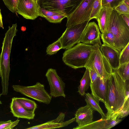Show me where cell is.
<instances>
[{
	"label": "cell",
	"instance_id": "obj_1",
	"mask_svg": "<svg viewBox=\"0 0 129 129\" xmlns=\"http://www.w3.org/2000/svg\"><path fill=\"white\" fill-rule=\"evenodd\" d=\"M107 98L104 104L107 110V118L118 113L121 109L126 101L129 98L126 96L125 82L118 74L116 70L108 79Z\"/></svg>",
	"mask_w": 129,
	"mask_h": 129
},
{
	"label": "cell",
	"instance_id": "obj_2",
	"mask_svg": "<svg viewBox=\"0 0 129 129\" xmlns=\"http://www.w3.org/2000/svg\"><path fill=\"white\" fill-rule=\"evenodd\" d=\"M17 23L9 26L5 34L0 54L1 77L2 87V95H7L8 92L9 79L10 68V56L13 41L18 31Z\"/></svg>",
	"mask_w": 129,
	"mask_h": 129
},
{
	"label": "cell",
	"instance_id": "obj_3",
	"mask_svg": "<svg viewBox=\"0 0 129 129\" xmlns=\"http://www.w3.org/2000/svg\"><path fill=\"white\" fill-rule=\"evenodd\" d=\"M96 46L80 42L64 52L62 61L66 65L74 69L85 68Z\"/></svg>",
	"mask_w": 129,
	"mask_h": 129
},
{
	"label": "cell",
	"instance_id": "obj_4",
	"mask_svg": "<svg viewBox=\"0 0 129 129\" xmlns=\"http://www.w3.org/2000/svg\"><path fill=\"white\" fill-rule=\"evenodd\" d=\"M98 44H96L86 64L85 68L94 70L102 79H108L113 70L102 54Z\"/></svg>",
	"mask_w": 129,
	"mask_h": 129
},
{
	"label": "cell",
	"instance_id": "obj_5",
	"mask_svg": "<svg viewBox=\"0 0 129 129\" xmlns=\"http://www.w3.org/2000/svg\"><path fill=\"white\" fill-rule=\"evenodd\" d=\"M106 31L113 34L124 47L129 43V27L120 15L114 9L112 11Z\"/></svg>",
	"mask_w": 129,
	"mask_h": 129
},
{
	"label": "cell",
	"instance_id": "obj_6",
	"mask_svg": "<svg viewBox=\"0 0 129 129\" xmlns=\"http://www.w3.org/2000/svg\"><path fill=\"white\" fill-rule=\"evenodd\" d=\"M83 0H37L41 8L65 15H70Z\"/></svg>",
	"mask_w": 129,
	"mask_h": 129
},
{
	"label": "cell",
	"instance_id": "obj_7",
	"mask_svg": "<svg viewBox=\"0 0 129 129\" xmlns=\"http://www.w3.org/2000/svg\"><path fill=\"white\" fill-rule=\"evenodd\" d=\"M12 87L14 91L40 103L49 104L52 100V96L46 91L44 85L38 82L31 86L13 85Z\"/></svg>",
	"mask_w": 129,
	"mask_h": 129
},
{
	"label": "cell",
	"instance_id": "obj_8",
	"mask_svg": "<svg viewBox=\"0 0 129 129\" xmlns=\"http://www.w3.org/2000/svg\"><path fill=\"white\" fill-rule=\"evenodd\" d=\"M89 21L67 28L60 38L62 49H68L80 42L82 35Z\"/></svg>",
	"mask_w": 129,
	"mask_h": 129
},
{
	"label": "cell",
	"instance_id": "obj_9",
	"mask_svg": "<svg viewBox=\"0 0 129 129\" xmlns=\"http://www.w3.org/2000/svg\"><path fill=\"white\" fill-rule=\"evenodd\" d=\"M94 0H83L69 16L67 17V27L90 20Z\"/></svg>",
	"mask_w": 129,
	"mask_h": 129
},
{
	"label": "cell",
	"instance_id": "obj_10",
	"mask_svg": "<svg viewBox=\"0 0 129 129\" xmlns=\"http://www.w3.org/2000/svg\"><path fill=\"white\" fill-rule=\"evenodd\" d=\"M45 75L50 86V95L55 98L61 96L65 98L64 90L65 84L58 75L56 70L49 68Z\"/></svg>",
	"mask_w": 129,
	"mask_h": 129
},
{
	"label": "cell",
	"instance_id": "obj_11",
	"mask_svg": "<svg viewBox=\"0 0 129 129\" xmlns=\"http://www.w3.org/2000/svg\"><path fill=\"white\" fill-rule=\"evenodd\" d=\"M101 34L96 23L92 22L88 23L84 29L80 40V42L87 45L98 44L100 47Z\"/></svg>",
	"mask_w": 129,
	"mask_h": 129
},
{
	"label": "cell",
	"instance_id": "obj_12",
	"mask_svg": "<svg viewBox=\"0 0 129 129\" xmlns=\"http://www.w3.org/2000/svg\"><path fill=\"white\" fill-rule=\"evenodd\" d=\"M40 6L31 0H18L16 13L25 19L35 20L39 16Z\"/></svg>",
	"mask_w": 129,
	"mask_h": 129
},
{
	"label": "cell",
	"instance_id": "obj_13",
	"mask_svg": "<svg viewBox=\"0 0 129 129\" xmlns=\"http://www.w3.org/2000/svg\"><path fill=\"white\" fill-rule=\"evenodd\" d=\"M91 93L94 98L105 104L106 102L108 87V79L98 77L90 85Z\"/></svg>",
	"mask_w": 129,
	"mask_h": 129
},
{
	"label": "cell",
	"instance_id": "obj_14",
	"mask_svg": "<svg viewBox=\"0 0 129 129\" xmlns=\"http://www.w3.org/2000/svg\"><path fill=\"white\" fill-rule=\"evenodd\" d=\"M65 117V114L61 112L55 119L26 129H44L60 128L67 126L75 120V118L74 117L68 121H64Z\"/></svg>",
	"mask_w": 129,
	"mask_h": 129
},
{
	"label": "cell",
	"instance_id": "obj_15",
	"mask_svg": "<svg viewBox=\"0 0 129 129\" xmlns=\"http://www.w3.org/2000/svg\"><path fill=\"white\" fill-rule=\"evenodd\" d=\"M93 111L87 104L78 109L75 114V120L78 126L73 129H78L79 127L92 122L93 121Z\"/></svg>",
	"mask_w": 129,
	"mask_h": 129
},
{
	"label": "cell",
	"instance_id": "obj_16",
	"mask_svg": "<svg viewBox=\"0 0 129 129\" xmlns=\"http://www.w3.org/2000/svg\"><path fill=\"white\" fill-rule=\"evenodd\" d=\"M100 49L113 70L117 69L120 65L119 58L120 52L104 44H102Z\"/></svg>",
	"mask_w": 129,
	"mask_h": 129
},
{
	"label": "cell",
	"instance_id": "obj_17",
	"mask_svg": "<svg viewBox=\"0 0 129 129\" xmlns=\"http://www.w3.org/2000/svg\"><path fill=\"white\" fill-rule=\"evenodd\" d=\"M11 112L14 116L18 118H25L29 120L34 118L35 112L28 111L26 110L16 100L15 97L12 99L10 104Z\"/></svg>",
	"mask_w": 129,
	"mask_h": 129
},
{
	"label": "cell",
	"instance_id": "obj_18",
	"mask_svg": "<svg viewBox=\"0 0 129 129\" xmlns=\"http://www.w3.org/2000/svg\"><path fill=\"white\" fill-rule=\"evenodd\" d=\"M113 9L108 7H103L96 19L102 33L106 31L107 24Z\"/></svg>",
	"mask_w": 129,
	"mask_h": 129
},
{
	"label": "cell",
	"instance_id": "obj_19",
	"mask_svg": "<svg viewBox=\"0 0 129 129\" xmlns=\"http://www.w3.org/2000/svg\"><path fill=\"white\" fill-rule=\"evenodd\" d=\"M101 37L103 44L111 46L120 52L124 48L111 33L106 31L102 33Z\"/></svg>",
	"mask_w": 129,
	"mask_h": 129
},
{
	"label": "cell",
	"instance_id": "obj_20",
	"mask_svg": "<svg viewBox=\"0 0 129 129\" xmlns=\"http://www.w3.org/2000/svg\"><path fill=\"white\" fill-rule=\"evenodd\" d=\"M85 94V101L86 104L88 105L93 111H96L99 113L101 115L102 119H106L107 118V116L100 106L99 101L94 98L91 93H88Z\"/></svg>",
	"mask_w": 129,
	"mask_h": 129
},
{
	"label": "cell",
	"instance_id": "obj_21",
	"mask_svg": "<svg viewBox=\"0 0 129 129\" xmlns=\"http://www.w3.org/2000/svg\"><path fill=\"white\" fill-rule=\"evenodd\" d=\"M86 69L85 72L80 81V84L78 87V92L82 96L85 95V91L88 89L91 82L89 69L88 68Z\"/></svg>",
	"mask_w": 129,
	"mask_h": 129
},
{
	"label": "cell",
	"instance_id": "obj_22",
	"mask_svg": "<svg viewBox=\"0 0 129 129\" xmlns=\"http://www.w3.org/2000/svg\"><path fill=\"white\" fill-rule=\"evenodd\" d=\"M111 128L107 118L93 121L85 125L79 127L78 129H109Z\"/></svg>",
	"mask_w": 129,
	"mask_h": 129
},
{
	"label": "cell",
	"instance_id": "obj_23",
	"mask_svg": "<svg viewBox=\"0 0 129 129\" xmlns=\"http://www.w3.org/2000/svg\"><path fill=\"white\" fill-rule=\"evenodd\" d=\"M16 100L26 110L35 112L37 105L34 101L25 98L15 97Z\"/></svg>",
	"mask_w": 129,
	"mask_h": 129
},
{
	"label": "cell",
	"instance_id": "obj_24",
	"mask_svg": "<svg viewBox=\"0 0 129 129\" xmlns=\"http://www.w3.org/2000/svg\"><path fill=\"white\" fill-rule=\"evenodd\" d=\"M116 70L124 81L129 79V62L120 64Z\"/></svg>",
	"mask_w": 129,
	"mask_h": 129
},
{
	"label": "cell",
	"instance_id": "obj_25",
	"mask_svg": "<svg viewBox=\"0 0 129 129\" xmlns=\"http://www.w3.org/2000/svg\"><path fill=\"white\" fill-rule=\"evenodd\" d=\"M62 49V45L60 38L52 44L49 45L47 48V54L51 55L56 54L60 49Z\"/></svg>",
	"mask_w": 129,
	"mask_h": 129
},
{
	"label": "cell",
	"instance_id": "obj_26",
	"mask_svg": "<svg viewBox=\"0 0 129 129\" xmlns=\"http://www.w3.org/2000/svg\"><path fill=\"white\" fill-rule=\"evenodd\" d=\"M102 0H94L92 6V10L90 16V20L96 19L102 7Z\"/></svg>",
	"mask_w": 129,
	"mask_h": 129
},
{
	"label": "cell",
	"instance_id": "obj_27",
	"mask_svg": "<svg viewBox=\"0 0 129 129\" xmlns=\"http://www.w3.org/2000/svg\"><path fill=\"white\" fill-rule=\"evenodd\" d=\"M119 60L120 65L129 62V43L121 51Z\"/></svg>",
	"mask_w": 129,
	"mask_h": 129
},
{
	"label": "cell",
	"instance_id": "obj_28",
	"mask_svg": "<svg viewBox=\"0 0 129 129\" xmlns=\"http://www.w3.org/2000/svg\"><path fill=\"white\" fill-rule=\"evenodd\" d=\"M20 120L18 119L12 121L11 120L7 121H0V129H12L18 125Z\"/></svg>",
	"mask_w": 129,
	"mask_h": 129
},
{
	"label": "cell",
	"instance_id": "obj_29",
	"mask_svg": "<svg viewBox=\"0 0 129 129\" xmlns=\"http://www.w3.org/2000/svg\"><path fill=\"white\" fill-rule=\"evenodd\" d=\"M124 0H102V7H107L114 9L123 2Z\"/></svg>",
	"mask_w": 129,
	"mask_h": 129
},
{
	"label": "cell",
	"instance_id": "obj_30",
	"mask_svg": "<svg viewBox=\"0 0 129 129\" xmlns=\"http://www.w3.org/2000/svg\"><path fill=\"white\" fill-rule=\"evenodd\" d=\"M129 113V99H128L126 101L121 109L116 114L119 118H120L127 116Z\"/></svg>",
	"mask_w": 129,
	"mask_h": 129
},
{
	"label": "cell",
	"instance_id": "obj_31",
	"mask_svg": "<svg viewBox=\"0 0 129 129\" xmlns=\"http://www.w3.org/2000/svg\"><path fill=\"white\" fill-rule=\"evenodd\" d=\"M7 8L13 13H16V10L18 0H2Z\"/></svg>",
	"mask_w": 129,
	"mask_h": 129
},
{
	"label": "cell",
	"instance_id": "obj_32",
	"mask_svg": "<svg viewBox=\"0 0 129 129\" xmlns=\"http://www.w3.org/2000/svg\"><path fill=\"white\" fill-rule=\"evenodd\" d=\"M120 15L129 14V6L123 2L114 9Z\"/></svg>",
	"mask_w": 129,
	"mask_h": 129
},
{
	"label": "cell",
	"instance_id": "obj_33",
	"mask_svg": "<svg viewBox=\"0 0 129 129\" xmlns=\"http://www.w3.org/2000/svg\"><path fill=\"white\" fill-rule=\"evenodd\" d=\"M67 17L62 14H58L51 16L46 17V19L49 22L53 23H60L63 19Z\"/></svg>",
	"mask_w": 129,
	"mask_h": 129
},
{
	"label": "cell",
	"instance_id": "obj_34",
	"mask_svg": "<svg viewBox=\"0 0 129 129\" xmlns=\"http://www.w3.org/2000/svg\"><path fill=\"white\" fill-rule=\"evenodd\" d=\"M61 14L47 10L40 7L39 11V16L45 18L46 17L51 16L53 15Z\"/></svg>",
	"mask_w": 129,
	"mask_h": 129
},
{
	"label": "cell",
	"instance_id": "obj_35",
	"mask_svg": "<svg viewBox=\"0 0 129 129\" xmlns=\"http://www.w3.org/2000/svg\"><path fill=\"white\" fill-rule=\"evenodd\" d=\"M88 69L89 70L91 80V83H92L98 77L100 76L94 70L90 69Z\"/></svg>",
	"mask_w": 129,
	"mask_h": 129
},
{
	"label": "cell",
	"instance_id": "obj_36",
	"mask_svg": "<svg viewBox=\"0 0 129 129\" xmlns=\"http://www.w3.org/2000/svg\"><path fill=\"white\" fill-rule=\"evenodd\" d=\"M120 15L127 25L129 27V14H122Z\"/></svg>",
	"mask_w": 129,
	"mask_h": 129
},
{
	"label": "cell",
	"instance_id": "obj_37",
	"mask_svg": "<svg viewBox=\"0 0 129 129\" xmlns=\"http://www.w3.org/2000/svg\"><path fill=\"white\" fill-rule=\"evenodd\" d=\"M0 27L2 28L3 29L4 28L3 27V21L1 13V10L0 9Z\"/></svg>",
	"mask_w": 129,
	"mask_h": 129
},
{
	"label": "cell",
	"instance_id": "obj_38",
	"mask_svg": "<svg viewBox=\"0 0 129 129\" xmlns=\"http://www.w3.org/2000/svg\"><path fill=\"white\" fill-rule=\"evenodd\" d=\"M123 2L127 5L129 6V0H124Z\"/></svg>",
	"mask_w": 129,
	"mask_h": 129
},
{
	"label": "cell",
	"instance_id": "obj_39",
	"mask_svg": "<svg viewBox=\"0 0 129 129\" xmlns=\"http://www.w3.org/2000/svg\"><path fill=\"white\" fill-rule=\"evenodd\" d=\"M26 28L25 27L22 26L21 28V30L23 31H24L26 30Z\"/></svg>",
	"mask_w": 129,
	"mask_h": 129
},
{
	"label": "cell",
	"instance_id": "obj_40",
	"mask_svg": "<svg viewBox=\"0 0 129 129\" xmlns=\"http://www.w3.org/2000/svg\"><path fill=\"white\" fill-rule=\"evenodd\" d=\"M31 0L32 1L34 2H35V3H37V4H38V3H37V0Z\"/></svg>",
	"mask_w": 129,
	"mask_h": 129
},
{
	"label": "cell",
	"instance_id": "obj_41",
	"mask_svg": "<svg viewBox=\"0 0 129 129\" xmlns=\"http://www.w3.org/2000/svg\"><path fill=\"white\" fill-rule=\"evenodd\" d=\"M2 95V94H1L0 93V97H1V95ZM2 104V102H1V100H0V104Z\"/></svg>",
	"mask_w": 129,
	"mask_h": 129
},
{
	"label": "cell",
	"instance_id": "obj_42",
	"mask_svg": "<svg viewBox=\"0 0 129 129\" xmlns=\"http://www.w3.org/2000/svg\"><path fill=\"white\" fill-rule=\"evenodd\" d=\"M1 63L0 61V77H1Z\"/></svg>",
	"mask_w": 129,
	"mask_h": 129
}]
</instances>
